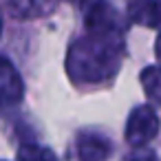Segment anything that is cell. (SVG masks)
Returning a JSON list of instances; mask_svg holds the SVG:
<instances>
[{"label":"cell","mask_w":161,"mask_h":161,"mask_svg":"<svg viewBox=\"0 0 161 161\" xmlns=\"http://www.w3.org/2000/svg\"><path fill=\"white\" fill-rule=\"evenodd\" d=\"M121 33H84L69 47L66 73L75 84H102L108 82L124 60Z\"/></svg>","instance_id":"6da1fadb"},{"label":"cell","mask_w":161,"mask_h":161,"mask_svg":"<svg viewBox=\"0 0 161 161\" xmlns=\"http://www.w3.org/2000/svg\"><path fill=\"white\" fill-rule=\"evenodd\" d=\"M126 141L132 148H146L159 135V117L150 104H139L130 110L126 121Z\"/></svg>","instance_id":"7a4b0ae2"},{"label":"cell","mask_w":161,"mask_h":161,"mask_svg":"<svg viewBox=\"0 0 161 161\" xmlns=\"http://www.w3.org/2000/svg\"><path fill=\"white\" fill-rule=\"evenodd\" d=\"M84 25L88 33H121L124 36L126 31V22L121 20L119 11L106 0H97L88 7Z\"/></svg>","instance_id":"3957f363"},{"label":"cell","mask_w":161,"mask_h":161,"mask_svg":"<svg viewBox=\"0 0 161 161\" xmlns=\"http://www.w3.org/2000/svg\"><path fill=\"white\" fill-rule=\"evenodd\" d=\"M75 152L80 161H106L113 152V143L102 132L84 130L75 139Z\"/></svg>","instance_id":"277c9868"},{"label":"cell","mask_w":161,"mask_h":161,"mask_svg":"<svg viewBox=\"0 0 161 161\" xmlns=\"http://www.w3.org/2000/svg\"><path fill=\"white\" fill-rule=\"evenodd\" d=\"M25 95V84L16 66L7 60L0 58V108L16 106Z\"/></svg>","instance_id":"5b68a950"},{"label":"cell","mask_w":161,"mask_h":161,"mask_svg":"<svg viewBox=\"0 0 161 161\" xmlns=\"http://www.w3.org/2000/svg\"><path fill=\"white\" fill-rule=\"evenodd\" d=\"M128 22L161 31V0H126Z\"/></svg>","instance_id":"8992f818"},{"label":"cell","mask_w":161,"mask_h":161,"mask_svg":"<svg viewBox=\"0 0 161 161\" xmlns=\"http://www.w3.org/2000/svg\"><path fill=\"white\" fill-rule=\"evenodd\" d=\"M55 0H9V9L16 18L20 20H31V18H42L49 16L55 9Z\"/></svg>","instance_id":"52a82bcc"},{"label":"cell","mask_w":161,"mask_h":161,"mask_svg":"<svg viewBox=\"0 0 161 161\" xmlns=\"http://www.w3.org/2000/svg\"><path fill=\"white\" fill-rule=\"evenodd\" d=\"M139 82L143 95L148 97L150 106H161V66H146L139 73Z\"/></svg>","instance_id":"ba28073f"},{"label":"cell","mask_w":161,"mask_h":161,"mask_svg":"<svg viewBox=\"0 0 161 161\" xmlns=\"http://www.w3.org/2000/svg\"><path fill=\"white\" fill-rule=\"evenodd\" d=\"M18 161H58L55 152L40 143H25L18 150Z\"/></svg>","instance_id":"9c48e42d"},{"label":"cell","mask_w":161,"mask_h":161,"mask_svg":"<svg viewBox=\"0 0 161 161\" xmlns=\"http://www.w3.org/2000/svg\"><path fill=\"white\" fill-rule=\"evenodd\" d=\"M121 161H159L157 152L150 148H135L132 152H128Z\"/></svg>","instance_id":"30bf717a"},{"label":"cell","mask_w":161,"mask_h":161,"mask_svg":"<svg viewBox=\"0 0 161 161\" xmlns=\"http://www.w3.org/2000/svg\"><path fill=\"white\" fill-rule=\"evenodd\" d=\"M154 55H157V60H159V66H161V31H159V36H157V42H154Z\"/></svg>","instance_id":"8fae6325"},{"label":"cell","mask_w":161,"mask_h":161,"mask_svg":"<svg viewBox=\"0 0 161 161\" xmlns=\"http://www.w3.org/2000/svg\"><path fill=\"white\" fill-rule=\"evenodd\" d=\"M71 3H75V5H82V3H86V0H71Z\"/></svg>","instance_id":"7c38bea8"},{"label":"cell","mask_w":161,"mask_h":161,"mask_svg":"<svg viewBox=\"0 0 161 161\" xmlns=\"http://www.w3.org/2000/svg\"><path fill=\"white\" fill-rule=\"evenodd\" d=\"M0 33H3V14H0Z\"/></svg>","instance_id":"4fadbf2b"}]
</instances>
